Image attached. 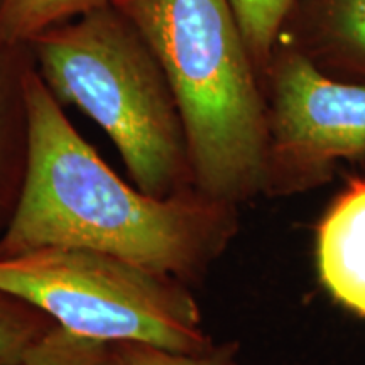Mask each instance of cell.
<instances>
[{
    "label": "cell",
    "mask_w": 365,
    "mask_h": 365,
    "mask_svg": "<svg viewBox=\"0 0 365 365\" xmlns=\"http://www.w3.org/2000/svg\"><path fill=\"white\" fill-rule=\"evenodd\" d=\"M26 181L0 235V257L43 247L107 252L198 284L239 232V207L198 190L144 193L73 127L38 70L26 68Z\"/></svg>",
    "instance_id": "cell-1"
},
{
    "label": "cell",
    "mask_w": 365,
    "mask_h": 365,
    "mask_svg": "<svg viewBox=\"0 0 365 365\" xmlns=\"http://www.w3.org/2000/svg\"><path fill=\"white\" fill-rule=\"evenodd\" d=\"M176 100L195 188L240 207L264 195L267 105L230 0H112Z\"/></svg>",
    "instance_id": "cell-2"
},
{
    "label": "cell",
    "mask_w": 365,
    "mask_h": 365,
    "mask_svg": "<svg viewBox=\"0 0 365 365\" xmlns=\"http://www.w3.org/2000/svg\"><path fill=\"white\" fill-rule=\"evenodd\" d=\"M38 73L59 102L78 107L110 137L139 190H195L188 143L158 58L113 4L31 41Z\"/></svg>",
    "instance_id": "cell-3"
},
{
    "label": "cell",
    "mask_w": 365,
    "mask_h": 365,
    "mask_svg": "<svg viewBox=\"0 0 365 365\" xmlns=\"http://www.w3.org/2000/svg\"><path fill=\"white\" fill-rule=\"evenodd\" d=\"M0 289L90 339L186 354L213 344L186 282L100 250L43 247L0 257Z\"/></svg>",
    "instance_id": "cell-4"
},
{
    "label": "cell",
    "mask_w": 365,
    "mask_h": 365,
    "mask_svg": "<svg viewBox=\"0 0 365 365\" xmlns=\"http://www.w3.org/2000/svg\"><path fill=\"white\" fill-rule=\"evenodd\" d=\"M262 86L269 130L264 195L313 190L341 159L365 156V85L333 78L293 46L274 49Z\"/></svg>",
    "instance_id": "cell-5"
},
{
    "label": "cell",
    "mask_w": 365,
    "mask_h": 365,
    "mask_svg": "<svg viewBox=\"0 0 365 365\" xmlns=\"http://www.w3.org/2000/svg\"><path fill=\"white\" fill-rule=\"evenodd\" d=\"M317 262L328 293L365 317V180L349 182L319 222Z\"/></svg>",
    "instance_id": "cell-6"
},
{
    "label": "cell",
    "mask_w": 365,
    "mask_h": 365,
    "mask_svg": "<svg viewBox=\"0 0 365 365\" xmlns=\"http://www.w3.org/2000/svg\"><path fill=\"white\" fill-rule=\"evenodd\" d=\"M296 6L301 43L294 48L333 78L365 85V0H293Z\"/></svg>",
    "instance_id": "cell-7"
},
{
    "label": "cell",
    "mask_w": 365,
    "mask_h": 365,
    "mask_svg": "<svg viewBox=\"0 0 365 365\" xmlns=\"http://www.w3.org/2000/svg\"><path fill=\"white\" fill-rule=\"evenodd\" d=\"M112 0H0V46L31 41L44 31Z\"/></svg>",
    "instance_id": "cell-8"
},
{
    "label": "cell",
    "mask_w": 365,
    "mask_h": 365,
    "mask_svg": "<svg viewBox=\"0 0 365 365\" xmlns=\"http://www.w3.org/2000/svg\"><path fill=\"white\" fill-rule=\"evenodd\" d=\"M58 323L29 301L0 289V365H22Z\"/></svg>",
    "instance_id": "cell-9"
},
{
    "label": "cell",
    "mask_w": 365,
    "mask_h": 365,
    "mask_svg": "<svg viewBox=\"0 0 365 365\" xmlns=\"http://www.w3.org/2000/svg\"><path fill=\"white\" fill-rule=\"evenodd\" d=\"M259 75H264L289 17L293 0H230Z\"/></svg>",
    "instance_id": "cell-10"
},
{
    "label": "cell",
    "mask_w": 365,
    "mask_h": 365,
    "mask_svg": "<svg viewBox=\"0 0 365 365\" xmlns=\"http://www.w3.org/2000/svg\"><path fill=\"white\" fill-rule=\"evenodd\" d=\"M22 365H118L110 341L56 327L29 350Z\"/></svg>",
    "instance_id": "cell-11"
},
{
    "label": "cell",
    "mask_w": 365,
    "mask_h": 365,
    "mask_svg": "<svg viewBox=\"0 0 365 365\" xmlns=\"http://www.w3.org/2000/svg\"><path fill=\"white\" fill-rule=\"evenodd\" d=\"M118 365H240L237 341H222L200 352H173L139 341L113 344Z\"/></svg>",
    "instance_id": "cell-12"
},
{
    "label": "cell",
    "mask_w": 365,
    "mask_h": 365,
    "mask_svg": "<svg viewBox=\"0 0 365 365\" xmlns=\"http://www.w3.org/2000/svg\"><path fill=\"white\" fill-rule=\"evenodd\" d=\"M29 139L27 135H6L4 100L0 86V235L16 212L26 181Z\"/></svg>",
    "instance_id": "cell-13"
}]
</instances>
